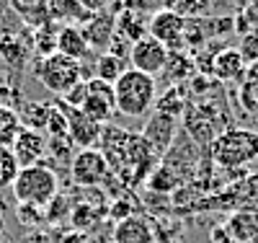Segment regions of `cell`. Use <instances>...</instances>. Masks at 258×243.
Wrapping results in <instances>:
<instances>
[{
  "label": "cell",
  "instance_id": "13",
  "mask_svg": "<svg viewBox=\"0 0 258 243\" xmlns=\"http://www.w3.org/2000/svg\"><path fill=\"white\" fill-rule=\"evenodd\" d=\"M225 230L232 238V243H248L250 238L258 235V210L255 207H240V210H235L227 217Z\"/></svg>",
  "mask_w": 258,
  "mask_h": 243
},
{
  "label": "cell",
  "instance_id": "5",
  "mask_svg": "<svg viewBox=\"0 0 258 243\" xmlns=\"http://www.w3.org/2000/svg\"><path fill=\"white\" fill-rule=\"evenodd\" d=\"M70 173H73V181L78 186L91 189V186H103L111 179V166L101 150L88 148V150H78L73 156Z\"/></svg>",
  "mask_w": 258,
  "mask_h": 243
},
{
  "label": "cell",
  "instance_id": "2",
  "mask_svg": "<svg viewBox=\"0 0 258 243\" xmlns=\"http://www.w3.org/2000/svg\"><path fill=\"white\" fill-rule=\"evenodd\" d=\"M11 191H13L18 205H31V207L41 210L59 194V179L49 166L36 163V166L18 171Z\"/></svg>",
  "mask_w": 258,
  "mask_h": 243
},
{
  "label": "cell",
  "instance_id": "8",
  "mask_svg": "<svg viewBox=\"0 0 258 243\" xmlns=\"http://www.w3.org/2000/svg\"><path fill=\"white\" fill-rule=\"evenodd\" d=\"M85 85H88V93H85V101L80 106V112L88 117L91 122H96V124H106V122L114 117V112H116L114 85L101 83L96 78L85 80Z\"/></svg>",
  "mask_w": 258,
  "mask_h": 243
},
{
  "label": "cell",
  "instance_id": "17",
  "mask_svg": "<svg viewBox=\"0 0 258 243\" xmlns=\"http://www.w3.org/2000/svg\"><path fill=\"white\" fill-rule=\"evenodd\" d=\"M49 114H52V101H29V104H24L18 109L21 127H24V129H34V132L47 129Z\"/></svg>",
  "mask_w": 258,
  "mask_h": 243
},
{
  "label": "cell",
  "instance_id": "27",
  "mask_svg": "<svg viewBox=\"0 0 258 243\" xmlns=\"http://www.w3.org/2000/svg\"><path fill=\"white\" fill-rule=\"evenodd\" d=\"M47 132L49 137H64L68 135V117H64V112L52 104V114H49V122H47Z\"/></svg>",
  "mask_w": 258,
  "mask_h": 243
},
{
  "label": "cell",
  "instance_id": "1",
  "mask_svg": "<svg viewBox=\"0 0 258 243\" xmlns=\"http://www.w3.org/2000/svg\"><path fill=\"white\" fill-rule=\"evenodd\" d=\"M158 99V83L155 78H150L145 73H137L132 68H126L124 75L114 83V101L116 112L124 117H145L153 109Z\"/></svg>",
  "mask_w": 258,
  "mask_h": 243
},
{
  "label": "cell",
  "instance_id": "30",
  "mask_svg": "<svg viewBox=\"0 0 258 243\" xmlns=\"http://www.w3.org/2000/svg\"><path fill=\"white\" fill-rule=\"evenodd\" d=\"M16 217H18L24 225H39V220L44 217V212H41L39 207H31V205H18Z\"/></svg>",
  "mask_w": 258,
  "mask_h": 243
},
{
  "label": "cell",
  "instance_id": "26",
  "mask_svg": "<svg viewBox=\"0 0 258 243\" xmlns=\"http://www.w3.org/2000/svg\"><path fill=\"white\" fill-rule=\"evenodd\" d=\"M44 210H47V212H44V220H47V223H52V225H57L62 217L70 215L73 207H70V200H68V197H64V194H57Z\"/></svg>",
  "mask_w": 258,
  "mask_h": 243
},
{
  "label": "cell",
  "instance_id": "36",
  "mask_svg": "<svg viewBox=\"0 0 258 243\" xmlns=\"http://www.w3.org/2000/svg\"><path fill=\"white\" fill-rule=\"evenodd\" d=\"M3 210H6V202H3V197H0V215H3Z\"/></svg>",
  "mask_w": 258,
  "mask_h": 243
},
{
  "label": "cell",
  "instance_id": "12",
  "mask_svg": "<svg viewBox=\"0 0 258 243\" xmlns=\"http://www.w3.org/2000/svg\"><path fill=\"white\" fill-rule=\"evenodd\" d=\"M88 47H109L111 39H114V31H116V16L114 13H93L85 18V24L80 26Z\"/></svg>",
  "mask_w": 258,
  "mask_h": 243
},
{
  "label": "cell",
  "instance_id": "32",
  "mask_svg": "<svg viewBox=\"0 0 258 243\" xmlns=\"http://www.w3.org/2000/svg\"><path fill=\"white\" fill-rule=\"evenodd\" d=\"M78 3L88 16H93V13H103L106 8H109L111 0H78Z\"/></svg>",
  "mask_w": 258,
  "mask_h": 243
},
{
  "label": "cell",
  "instance_id": "7",
  "mask_svg": "<svg viewBox=\"0 0 258 243\" xmlns=\"http://www.w3.org/2000/svg\"><path fill=\"white\" fill-rule=\"evenodd\" d=\"M168 50L163 47L160 41H155L153 36H142L140 41H135L129 47V62H132V70L145 73L150 78H155L158 73L165 70V62H168Z\"/></svg>",
  "mask_w": 258,
  "mask_h": 243
},
{
  "label": "cell",
  "instance_id": "19",
  "mask_svg": "<svg viewBox=\"0 0 258 243\" xmlns=\"http://www.w3.org/2000/svg\"><path fill=\"white\" fill-rule=\"evenodd\" d=\"M96 80H101V83H109V85H114L121 75H124V60L121 57H116V55H111V52H106V55H101L98 60H96Z\"/></svg>",
  "mask_w": 258,
  "mask_h": 243
},
{
  "label": "cell",
  "instance_id": "35",
  "mask_svg": "<svg viewBox=\"0 0 258 243\" xmlns=\"http://www.w3.org/2000/svg\"><path fill=\"white\" fill-rule=\"evenodd\" d=\"M3 230H6V223H3V217H0V238H3Z\"/></svg>",
  "mask_w": 258,
  "mask_h": 243
},
{
  "label": "cell",
  "instance_id": "20",
  "mask_svg": "<svg viewBox=\"0 0 258 243\" xmlns=\"http://www.w3.org/2000/svg\"><path fill=\"white\" fill-rule=\"evenodd\" d=\"M21 129L24 127H21L18 112L11 109L8 104H0V148H11Z\"/></svg>",
  "mask_w": 258,
  "mask_h": 243
},
{
  "label": "cell",
  "instance_id": "10",
  "mask_svg": "<svg viewBox=\"0 0 258 243\" xmlns=\"http://www.w3.org/2000/svg\"><path fill=\"white\" fill-rule=\"evenodd\" d=\"M11 150H13V156H16L21 168L36 166L47 156V137L41 135V132H34V129H21L18 137L11 145Z\"/></svg>",
  "mask_w": 258,
  "mask_h": 243
},
{
  "label": "cell",
  "instance_id": "24",
  "mask_svg": "<svg viewBox=\"0 0 258 243\" xmlns=\"http://www.w3.org/2000/svg\"><path fill=\"white\" fill-rule=\"evenodd\" d=\"M18 171H21V166H18V161L13 156V150L11 148H0V189H11Z\"/></svg>",
  "mask_w": 258,
  "mask_h": 243
},
{
  "label": "cell",
  "instance_id": "18",
  "mask_svg": "<svg viewBox=\"0 0 258 243\" xmlns=\"http://www.w3.org/2000/svg\"><path fill=\"white\" fill-rule=\"evenodd\" d=\"M0 57L13 68H24L29 60V44L18 34H0Z\"/></svg>",
  "mask_w": 258,
  "mask_h": 243
},
{
  "label": "cell",
  "instance_id": "14",
  "mask_svg": "<svg viewBox=\"0 0 258 243\" xmlns=\"http://www.w3.org/2000/svg\"><path fill=\"white\" fill-rule=\"evenodd\" d=\"M155 233L150 223L140 215H132L114 225V243H153Z\"/></svg>",
  "mask_w": 258,
  "mask_h": 243
},
{
  "label": "cell",
  "instance_id": "22",
  "mask_svg": "<svg viewBox=\"0 0 258 243\" xmlns=\"http://www.w3.org/2000/svg\"><path fill=\"white\" fill-rule=\"evenodd\" d=\"M116 31H119V36L121 39H126L129 44H135V41H140L142 36H145V26H140V16L137 13H132V11H124L119 18H116Z\"/></svg>",
  "mask_w": 258,
  "mask_h": 243
},
{
  "label": "cell",
  "instance_id": "21",
  "mask_svg": "<svg viewBox=\"0 0 258 243\" xmlns=\"http://www.w3.org/2000/svg\"><path fill=\"white\" fill-rule=\"evenodd\" d=\"M47 8H49V18L52 21H85L88 13L80 8L78 0H47Z\"/></svg>",
  "mask_w": 258,
  "mask_h": 243
},
{
  "label": "cell",
  "instance_id": "23",
  "mask_svg": "<svg viewBox=\"0 0 258 243\" xmlns=\"http://www.w3.org/2000/svg\"><path fill=\"white\" fill-rule=\"evenodd\" d=\"M57 31L59 26L57 24H47V26H41L34 36V47H36V55L39 57H49L57 52Z\"/></svg>",
  "mask_w": 258,
  "mask_h": 243
},
{
  "label": "cell",
  "instance_id": "9",
  "mask_svg": "<svg viewBox=\"0 0 258 243\" xmlns=\"http://www.w3.org/2000/svg\"><path fill=\"white\" fill-rule=\"evenodd\" d=\"M54 104L64 112V117H68V137H70V142L75 148L88 150V148L98 145V140H101V124L91 122L88 117L80 112V109L68 106L64 101H54Z\"/></svg>",
  "mask_w": 258,
  "mask_h": 243
},
{
  "label": "cell",
  "instance_id": "3",
  "mask_svg": "<svg viewBox=\"0 0 258 243\" xmlns=\"http://www.w3.org/2000/svg\"><path fill=\"white\" fill-rule=\"evenodd\" d=\"M212 158L220 168L235 171L258 158V132L253 129H225L212 142Z\"/></svg>",
  "mask_w": 258,
  "mask_h": 243
},
{
  "label": "cell",
  "instance_id": "16",
  "mask_svg": "<svg viewBox=\"0 0 258 243\" xmlns=\"http://www.w3.org/2000/svg\"><path fill=\"white\" fill-rule=\"evenodd\" d=\"M212 70L220 80H235L245 73V55L240 50H222L212 62Z\"/></svg>",
  "mask_w": 258,
  "mask_h": 243
},
{
  "label": "cell",
  "instance_id": "37",
  "mask_svg": "<svg viewBox=\"0 0 258 243\" xmlns=\"http://www.w3.org/2000/svg\"><path fill=\"white\" fill-rule=\"evenodd\" d=\"M248 243H258V235H255V238H250V240H248Z\"/></svg>",
  "mask_w": 258,
  "mask_h": 243
},
{
  "label": "cell",
  "instance_id": "6",
  "mask_svg": "<svg viewBox=\"0 0 258 243\" xmlns=\"http://www.w3.org/2000/svg\"><path fill=\"white\" fill-rule=\"evenodd\" d=\"M147 36L160 41L168 52L181 50L186 44V18L178 11H158L147 24Z\"/></svg>",
  "mask_w": 258,
  "mask_h": 243
},
{
  "label": "cell",
  "instance_id": "15",
  "mask_svg": "<svg viewBox=\"0 0 258 243\" xmlns=\"http://www.w3.org/2000/svg\"><path fill=\"white\" fill-rule=\"evenodd\" d=\"M57 52L80 62L83 57H88L91 47H88V41H85L83 31L78 26L68 24V26H59V31H57Z\"/></svg>",
  "mask_w": 258,
  "mask_h": 243
},
{
  "label": "cell",
  "instance_id": "28",
  "mask_svg": "<svg viewBox=\"0 0 258 243\" xmlns=\"http://www.w3.org/2000/svg\"><path fill=\"white\" fill-rule=\"evenodd\" d=\"M70 148H75L73 142H70V137L64 135V137H52L49 142H47V150H52V156L54 158H62V161H73V156H70Z\"/></svg>",
  "mask_w": 258,
  "mask_h": 243
},
{
  "label": "cell",
  "instance_id": "25",
  "mask_svg": "<svg viewBox=\"0 0 258 243\" xmlns=\"http://www.w3.org/2000/svg\"><path fill=\"white\" fill-rule=\"evenodd\" d=\"M96 217H98V210H93L91 205H75L70 210V220H73V228L78 233H88L96 223Z\"/></svg>",
  "mask_w": 258,
  "mask_h": 243
},
{
  "label": "cell",
  "instance_id": "31",
  "mask_svg": "<svg viewBox=\"0 0 258 243\" xmlns=\"http://www.w3.org/2000/svg\"><path fill=\"white\" fill-rule=\"evenodd\" d=\"M150 186H153V189H158V191H170V189H173L176 186V181L173 179H170V168H158L155 171V176H153V179H150Z\"/></svg>",
  "mask_w": 258,
  "mask_h": 243
},
{
  "label": "cell",
  "instance_id": "11",
  "mask_svg": "<svg viewBox=\"0 0 258 243\" xmlns=\"http://www.w3.org/2000/svg\"><path fill=\"white\" fill-rule=\"evenodd\" d=\"M176 132H178V119L158 112V114L150 117V122L145 124L142 140L155 150V156H160V153H165L170 148V142H173V137H176Z\"/></svg>",
  "mask_w": 258,
  "mask_h": 243
},
{
  "label": "cell",
  "instance_id": "29",
  "mask_svg": "<svg viewBox=\"0 0 258 243\" xmlns=\"http://www.w3.org/2000/svg\"><path fill=\"white\" fill-rule=\"evenodd\" d=\"M135 215V205L126 202V200H114L111 207H109V217L114 220V223H121V220L132 217Z\"/></svg>",
  "mask_w": 258,
  "mask_h": 243
},
{
  "label": "cell",
  "instance_id": "33",
  "mask_svg": "<svg viewBox=\"0 0 258 243\" xmlns=\"http://www.w3.org/2000/svg\"><path fill=\"white\" fill-rule=\"evenodd\" d=\"M209 243H232V238L227 235L225 225H214V228L209 230Z\"/></svg>",
  "mask_w": 258,
  "mask_h": 243
},
{
  "label": "cell",
  "instance_id": "4",
  "mask_svg": "<svg viewBox=\"0 0 258 243\" xmlns=\"http://www.w3.org/2000/svg\"><path fill=\"white\" fill-rule=\"evenodd\" d=\"M34 78L47 91L64 96L83 80V65L78 60H70V57L54 52L49 57H39L34 62Z\"/></svg>",
  "mask_w": 258,
  "mask_h": 243
},
{
  "label": "cell",
  "instance_id": "34",
  "mask_svg": "<svg viewBox=\"0 0 258 243\" xmlns=\"http://www.w3.org/2000/svg\"><path fill=\"white\" fill-rule=\"evenodd\" d=\"M62 243H93V240H91L88 233H78V230H75V233H70V235H64Z\"/></svg>",
  "mask_w": 258,
  "mask_h": 243
}]
</instances>
